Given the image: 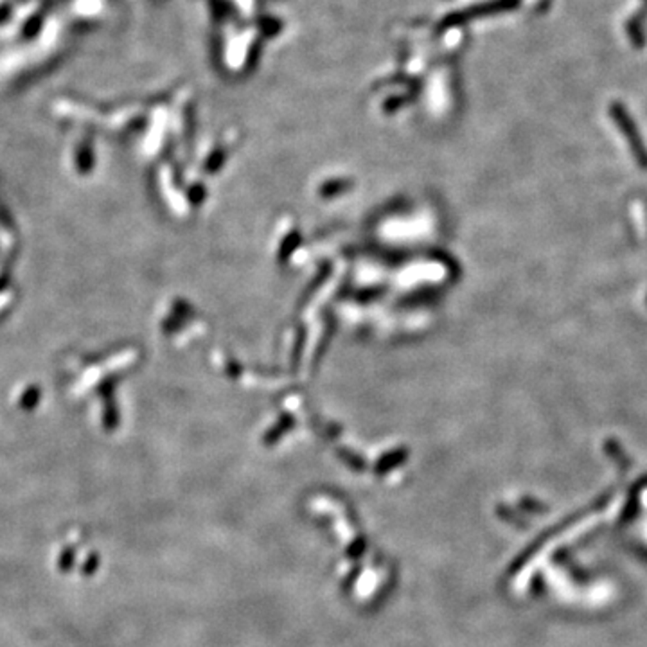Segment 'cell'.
Here are the masks:
<instances>
[{
	"mask_svg": "<svg viewBox=\"0 0 647 647\" xmlns=\"http://www.w3.org/2000/svg\"><path fill=\"white\" fill-rule=\"evenodd\" d=\"M626 33H628L629 40H631V43L636 49H643V47H646V31L642 29V23H640L638 20H628V23H626Z\"/></svg>",
	"mask_w": 647,
	"mask_h": 647,
	"instance_id": "cell-2",
	"label": "cell"
},
{
	"mask_svg": "<svg viewBox=\"0 0 647 647\" xmlns=\"http://www.w3.org/2000/svg\"><path fill=\"white\" fill-rule=\"evenodd\" d=\"M643 2H646V4H647V0H643Z\"/></svg>",
	"mask_w": 647,
	"mask_h": 647,
	"instance_id": "cell-3",
	"label": "cell"
},
{
	"mask_svg": "<svg viewBox=\"0 0 647 647\" xmlns=\"http://www.w3.org/2000/svg\"><path fill=\"white\" fill-rule=\"evenodd\" d=\"M609 117H612V121L616 124V128H619V130L622 131V135H624L626 143H628L636 164H638L642 170H647V146L646 143H643L642 135H640L638 131V126H636L635 119L631 117L628 108L620 103V101H613V103L609 104Z\"/></svg>",
	"mask_w": 647,
	"mask_h": 647,
	"instance_id": "cell-1",
	"label": "cell"
}]
</instances>
